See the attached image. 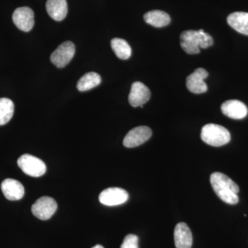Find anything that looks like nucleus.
<instances>
[{
    "instance_id": "nucleus-14",
    "label": "nucleus",
    "mask_w": 248,
    "mask_h": 248,
    "mask_svg": "<svg viewBox=\"0 0 248 248\" xmlns=\"http://www.w3.org/2000/svg\"><path fill=\"white\" fill-rule=\"evenodd\" d=\"M174 244L177 248H191L192 246V234L190 228L185 223H178L174 232Z\"/></svg>"
},
{
    "instance_id": "nucleus-16",
    "label": "nucleus",
    "mask_w": 248,
    "mask_h": 248,
    "mask_svg": "<svg viewBox=\"0 0 248 248\" xmlns=\"http://www.w3.org/2000/svg\"><path fill=\"white\" fill-rule=\"evenodd\" d=\"M228 24L239 33L248 35V13L235 12L227 19Z\"/></svg>"
},
{
    "instance_id": "nucleus-19",
    "label": "nucleus",
    "mask_w": 248,
    "mask_h": 248,
    "mask_svg": "<svg viewBox=\"0 0 248 248\" xmlns=\"http://www.w3.org/2000/svg\"><path fill=\"white\" fill-rule=\"evenodd\" d=\"M111 47L117 58L125 60L130 58L132 49L126 41L121 38H114L111 40Z\"/></svg>"
},
{
    "instance_id": "nucleus-5",
    "label": "nucleus",
    "mask_w": 248,
    "mask_h": 248,
    "mask_svg": "<svg viewBox=\"0 0 248 248\" xmlns=\"http://www.w3.org/2000/svg\"><path fill=\"white\" fill-rule=\"evenodd\" d=\"M58 209V203L56 201L49 197H40L36 201L35 203L32 205L31 211L34 216L39 219L48 220L56 212Z\"/></svg>"
},
{
    "instance_id": "nucleus-3",
    "label": "nucleus",
    "mask_w": 248,
    "mask_h": 248,
    "mask_svg": "<svg viewBox=\"0 0 248 248\" xmlns=\"http://www.w3.org/2000/svg\"><path fill=\"white\" fill-rule=\"evenodd\" d=\"M201 138L207 144L215 147L226 145L231 140V133L225 127L214 124L204 125Z\"/></svg>"
},
{
    "instance_id": "nucleus-6",
    "label": "nucleus",
    "mask_w": 248,
    "mask_h": 248,
    "mask_svg": "<svg viewBox=\"0 0 248 248\" xmlns=\"http://www.w3.org/2000/svg\"><path fill=\"white\" fill-rule=\"evenodd\" d=\"M76 53V46L73 42H65L59 46L50 55V61L58 68L68 65Z\"/></svg>"
},
{
    "instance_id": "nucleus-20",
    "label": "nucleus",
    "mask_w": 248,
    "mask_h": 248,
    "mask_svg": "<svg viewBox=\"0 0 248 248\" xmlns=\"http://www.w3.org/2000/svg\"><path fill=\"white\" fill-rule=\"evenodd\" d=\"M14 104L8 98H0V125L7 124L14 113Z\"/></svg>"
},
{
    "instance_id": "nucleus-22",
    "label": "nucleus",
    "mask_w": 248,
    "mask_h": 248,
    "mask_svg": "<svg viewBox=\"0 0 248 248\" xmlns=\"http://www.w3.org/2000/svg\"><path fill=\"white\" fill-rule=\"evenodd\" d=\"M92 248H104L102 246H101V245H97V246H94V247Z\"/></svg>"
},
{
    "instance_id": "nucleus-1",
    "label": "nucleus",
    "mask_w": 248,
    "mask_h": 248,
    "mask_svg": "<svg viewBox=\"0 0 248 248\" xmlns=\"http://www.w3.org/2000/svg\"><path fill=\"white\" fill-rule=\"evenodd\" d=\"M210 184L218 198L225 203L234 205L239 202V186L226 174L213 173L210 176Z\"/></svg>"
},
{
    "instance_id": "nucleus-7",
    "label": "nucleus",
    "mask_w": 248,
    "mask_h": 248,
    "mask_svg": "<svg viewBox=\"0 0 248 248\" xmlns=\"http://www.w3.org/2000/svg\"><path fill=\"white\" fill-rule=\"evenodd\" d=\"M151 129L148 126L141 125L132 129L125 135L123 143L126 148H135L148 141L152 136Z\"/></svg>"
},
{
    "instance_id": "nucleus-11",
    "label": "nucleus",
    "mask_w": 248,
    "mask_h": 248,
    "mask_svg": "<svg viewBox=\"0 0 248 248\" xmlns=\"http://www.w3.org/2000/svg\"><path fill=\"white\" fill-rule=\"evenodd\" d=\"M151 93L149 89L140 81H136L132 85L129 94L128 101L133 107H143V104L149 101Z\"/></svg>"
},
{
    "instance_id": "nucleus-13",
    "label": "nucleus",
    "mask_w": 248,
    "mask_h": 248,
    "mask_svg": "<svg viewBox=\"0 0 248 248\" xmlns=\"http://www.w3.org/2000/svg\"><path fill=\"white\" fill-rule=\"evenodd\" d=\"M1 189L4 197L10 201H17L24 195V187L16 179H6L1 184Z\"/></svg>"
},
{
    "instance_id": "nucleus-2",
    "label": "nucleus",
    "mask_w": 248,
    "mask_h": 248,
    "mask_svg": "<svg viewBox=\"0 0 248 248\" xmlns=\"http://www.w3.org/2000/svg\"><path fill=\"white\" fill-rule=\"evenodd\" d=\"M181 46L190 55L200 53V49H205L213 45L211 36L203 30L184 31L180 36Z\"/></svg>"
},
{
    "instance_id": "nucleus-12",
    "label": "nucleus",
    "mask_w": 248,
    "mask_h": 248,
    "mask_svg": "<svg viewBox=\"0 0 248 248\" xmlns=\"http://www.w3.org/2000/svg\"><path fill=\"white\" fill-rule=\"evenodd\" d=\"M221 109L223 115L233 120H242L248 113V108L244 103L235 99L223 103Z\"/></svg>"
},
{
    "instance_id": "nucleus-21",
    "label": "nucleus",
    "mask_w": 248,
    "mask_h": 248,
    "mask_svg": "<svg viewBox=\"0 0 248 248\" xmlns=\"http://www.w3.org/2000/svg\"><path fill=\"white\" fill-rule=\"evenodd\" d=\"M139 238L135 234H128L125 236L120 248H139Z\"/></svg>"
},
{
    "instance_id": "nucleus-9",
    "label": "nucleus",
    "mask_w": 248,
    "mask_h": 248,
    "mask_svg": "<svg viewBox=\"0 0 248 248\" xmlns=\"http://www.w3.org/2000/svg\"><path fill=\"white\" fill-rule=\"evenodd\" d=\"M208 77V73L204 68H199L194 73L187 76L186 79V86L191 93L202 94L208 91V86L205 84V79Z\"/></svg>"
},
{
    "instance_id": "nucleus-10",
    "label": "nucleus",
    "mask_w": 248,
    "mask_h": 248,
    "mask_svg": "<svg viewBox=\"0 0 248 248\" xmlns=\"http://www.w3.org/2000/svg\"><path fill=\"white\" fill-rule=\"evenodd\" d=\"M13 21L19 30L29 32L33 28L34 13L31 8H17L13 14Z\"/></svg>"
},
{
    "instance_id": "nucleus-8",
    "label": "nucleus",
    "mask_w": 248,
    "mask_h": 248,
    "mask_svg": "<svg viewBox=\"0 0 248 248\" xmlns=\"http://www.w3.org/2000/svg\"><path fill=\"white\" fill-rule=\"evenodd\" d=\"M128 193L120 187H108L101 192L99 200L104 205L115 206L122 205L128 200Z\"/></svg>"
},
{
    "instance_id": "nucleus-18",
    "label": "nucleus",
    "mask_w": 248,
    "mask_h": 248,
    "mask_svg": "<svg viewBox=\"0 0 248 248\" xmlns=\"http://www.w3.org/2000/svg\"><path fill=\"white\" fill-rule=\"evenodd\" d=\"M101 81L102 79L99 74L94 72H90L80 78L77 84V88L78 91L81 92L89 91L100 84Z\"/></svg>"
},
{
    "instance_id": "nucleus-4",
    "label": "nucleus",
    "mask_w": 248,
    "mask_h": 248,
    "mask_svg": "<svg viewBox=\"0 0 248 248\" xmlns=\"http://www.w3.org/2000/svg\"><path fill=\"white\" fill-rule=\"evenodd\" d=\"M17 165L23 172L31 177H41L46 171L45 162L31 155H22L17 160Z\"/></svg>"
},
{
    "instance_id": "nucleus-15",
    "label": "nucleus",
    "mask_w": 248,
    "mask_h": 248,
    "mask_svg": "<svg viewBox=\"0 0 248 248\" xmlns=\"http://www.w3.org/2000/svg\"><path fill=\"white\" fill-rule=\"evenodd\" d=\"M47 13L54 20H63L68 13L66 0H48L46 4Z\"/></svg>"
},
{
    "instance_id": "nucleus-17",
    "label": "nucleus",
    "mask_w": 248,
    "mask_h": 248,
    "mask_svg": "<svg viewBox=\"0 0 248 248\" xmlns=\"http://www.w3.org/2000/svg\"><path fill=\"white\" fill-rule=\"evenodd\" d=\"M145 22L156 28L166 27L170 23V17L167 13L159 10H154L146 13L143 16Z\"/></svg>"
}]
</instances>
